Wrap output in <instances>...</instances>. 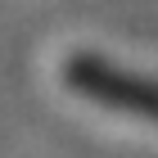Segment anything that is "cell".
I'll return each mask as SVG.
<instances>
[{
    "label": "cell",
    "instance_id": "6da1fadb",
    "mask_svg": "<svg viewBox=\"0 0 158 158\" xmlns=\"http://www.w3.org/2000/svg\"><path fill=\"white\" fill-rule=\"evenodd\" d=\"M63 81H68V90L86 95L99 109L131 113V118H145L149 127H158V81H149V77L113 68L95 54H73L63 63Z\"/></svg>",
    "mask_w": 158,
    "mask_h": 158
}]
</instances>
